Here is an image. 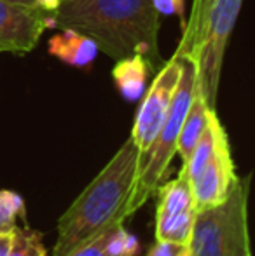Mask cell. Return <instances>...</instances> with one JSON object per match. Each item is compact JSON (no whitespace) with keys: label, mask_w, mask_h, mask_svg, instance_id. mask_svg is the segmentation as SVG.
<instances>
[{"label":"cell","mask_w":255,"mask_h":256,"mask_svg":"<svg viewBox=\"0 0 255 256\" xmlns=\"http://www.w3.org/2000/svg\"><path fill=\"white\" fill-rule=\"evenodd\" d=\"M63 0H34V4L37 7H41L42 10H46V12H56V9H58L60 6H62Z\"/></svg>","instance_id":"19"},{"label":"cell","mask_w":255,"mask_h":256,"mask_svg":"<svg viewBox=\"0 0 255 256\" xmlns=\"http://www.w3.org/2000/svg\"><path fill=\"white\" fill-rule=\"evenodd\" d=\"M185 246L173 242H164V240H156L152 248L149 250V253L145 256H178L184 251Z\"/></svg>","instance_id":"17"},{"label":"cell","mask_w":255,"mask_h":256,"mask_svg":"<svg viewBox=\"0 0 255 256\" xmlns=\"http://www.w3.org/2000/svg\"><path fill=\"white\" fill-rule=\"evenodd\" d=\"M13 237H14V228L13 230H0V256H7L13 246Z\"/></svg>","instance_id":"18"},{"label":"cell","mask_w":255,"mask_h":256,"mask_svg":"<svg viewBox=\"0 0 255 256\" xmlns=\"http://www.w3.org/2000/svg\"><path fill=\"white\" fill-rule=\"evenodd\" d=\"M152 72V61L142 54L121 58L112 68V78L117 91L126 102H138L147 89V80Z\"/></svg>","instance_id":"11"},{"label":"cell","mask_w":255,"mask_h":256,"mask_svg":"<svg viewBox=\"0 0 255 256\" xmlns=\"http://www.w3.org/2000/svg\"><path fill=\"white\" fill-rule=\"evenodd\" d=\"M182 70V56L175 51L173 56L159 68L152 84L147 86L143 100L138 106L129 138L135 142L140 152H145L152 145L161 124L168 114L173 92L177 89Z\"/></svg>","instance_id":"7"},{"label":"cell","mask_w":255,"mask_h":256,"mask_svg":"<svg viewBox=\"0 0 255 256\" xmlns=\"http://www.w3.org/2000/svg\"><path fill=\"white\" fill-rule=\"evenodd\" d=\"M238 178L239 176L236 174L229 138L224 136L210 160L191 182L196 208H211V206H217L222 200H225L234 190Z\"/></svg>","instance_id":"9"},{"label":"cell","mask_w":255,"mask_h":256,"mask_svg":"<svg viewBox=\"0 0 255 256\" xmlns=\"http://www.w3.org/2000/svg\"><path fill=\"white\" fill-rule=\"evenodd\" d=\"M250 176L238 178L220 204L197 209L189 250L194 256H252L248 234Z\"/></svg>","instance_id":"5"},{"label":"cell","mask_w":255,"mask_h":256,"mask_svg":"<svg viewBox=\"0 0 255 256\" xmlns=\"http://www.w3.org/2000/svg\"><path fill=\"white\" fill-rule=\"evenodd\" d=\"M210 108H213V106H210L208 100L204 98V94L199 91V86H197L196 92H194V96H192V102L189 104V110H187V114H185L180 134H178L177 154L182 157V164L187 162L189 155H191L192 148L196 146L201 132L206 128Z\"/></svg>","instance_id":"13"},{"label":"cell","mask_w":255,"mask_h":256,"mask_svg":"<svg viewBox=\"0 0 255 256\" xmlns=\"http://www.w3.org/2000/svg\"><path fill=\"white\" fill-rule=\"evenodd\" d=\"M178 54L182 56L180 78H178L177 89H175L173 98H171L168 114L161 124L159 131H157L156 138H154L152 145L145 152L140 154L138 172H136L131 197H129L126 206V218L135 214L143 204H147V200L156 196L157 186L163 183L171 160L177 155L178 134H180L185 114H187L189 104H191L197 88L196 66H194L192 60L182 52Z\"/></svg>","instance_id":"4"},{"label":"cell","mask_w":255,"mask_h":256,"mask_svg":"<svg viewBox=\"0 0 255 256\" xmlns=\"http://www.w3.org/2000/svg\"><path fill=\"white\" fill-rule=\"evenodd\" d=\"M11 2H20V4H34V0H11Z\"/></svg>","instance_id":"21"},{"label":"cell","mask_w":255,"mask_h":256,"mask_svg":"<svg viewBox=\"0 0 255 256\" xmlns=\"http://www.w3.org/2000/svg\"><path fill=\"white\" fill-rule=\"evenodd\" d=\"M48 28H55L53 12L35 4L0 0V52H32Z\"/></svg>","instance_id":"8"},{"label":"cell","mask_w":255,"mask_h":256,"mask_svg":"<svg viewBox=\"0 0 255 256\" xmlns=\"http://www.w3.org/2000/svg\"><path fill=\"white\" fill-rule=\"evenodd\" d=\"M140 148L131 138L123 143L107 166L58 220L55 256H67L126 222V206L138 172Z\"/></svg>","instance_id":"2"},{"label":"cell","mask_w":255,"mask_h":256,"mask_svg":"<svg viewBox=\"0 0 255 256\" xmlns=\"http://www.w3.org/2000/svg\"><path fill=\"white\" fill-rule=\"evenodd\" d=\"M178 256H194V254H192V251L189 250V246H185V248H184V251H182V253L178 254Z\"/></svg>","instance_id":"20"},{"label":"cell","mask_w":255,"mask_h":256,"mask_svg":"<svg viewBox=\"0 0 255 256\" xmlns=\"http://www.w3.org/2000/svg\"><path fill=\"white\" fill-rule=\"evenodd\" d=\"M48 52L68 66L86 70L93 66L100 49L96 42L88 35L70 28H62V32L49 38Z\"/></svg>","instance_id":"10"},{"label":"cell","mask_w":255,"mask_h":256,"mask_svg":"<svg viewBox=\"0 0 255 256\" xmlns=\"http://www.w3.org/2000/svg\"><path fill=\"white\" fill-rule=\"evenodd\" d=\"M156 194V240L189 246L197 208L185 172L180 171L175 180L159 185Z\"/></svg>","instance_id":"6"},{"label":"cell","mask_w":255,"mask_h":256,"mask_svg":"<svg viewBox=\"0 0 255 256\" xmlns=\"http://www.w3.org/2000/svg\"><path fill=\"white\" fill-rule=\"evenodd\" d=\"M25 212L23 199L11 190H0V230H13L16 218Z\"/></svg>","instance_id":"15"},{"label":"cell","mask_w":255,"mask_h":256,"mask_svg":"<svg viewBox=\"0 0 255 256\" xmlns=\"http://www.w3.org/2000/svg\"><path fill=\"white\" fill-rule=\"evenodd\" d=\"M243 0H194L177 51L192 60L199 91L215 108L224 58Z\"/></svg>","instance_id":"3"},{"label":"cell","mask_w":255,"mask_h":256,"mask_svg":"<svg viewBox=\"0 0 255 256\" xmlns=\"http://www.w3.org/2000/svg\"><path fill=\"white\" fill-rule=\"evenodd\" d=\"M53 16L55 28L88 35L114 60L159 58L161 21L150 0H63Z\"/></svg>","instance_id":"1"},{"label":"cell","mask_w":255,"mask_h":256,"mask_svg":"<svg viewBox=\"0 0 255 256\" xmlns=\"http://www.w3.org/2000/svg\"><path fill=\"white\" fill-rule=\"evenodd\" d=\"M136 250V239L124 228V223H117L67 256H135Z\"/></svg>","instance_id":"12"},{"label":"cell","mask_w":255,"mask_h":256,"mask_svg":"<svg viewBox=\"0 0 255 256\" xmlns=\"http://www.w3.org/2000/svg\"><path fill=\"white\" fill-rule=\"evenodd\" d=\"M159 16H177L182 28L185 26V0H150Z\"/></svg>","instance_id":"16"},{"label":"cell","mask_w":255,"mask_h":256,"mask_svg":"<svg viewBox=\"0 0 255 256\" xmlns=\"http://www.w3.org/2000/svg\"><path fill=\"white\" fill-rule=\"evenodd\" d=\"M44 242H42V234L37 230H32L28 226H14L13 246L7 256H46Z\"/></svg>","instance_id":"14"}]
</instances>
